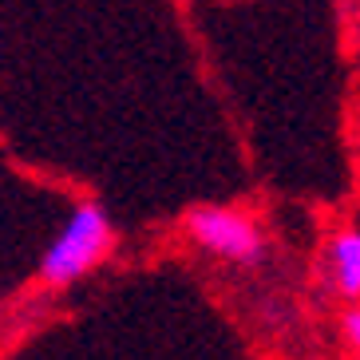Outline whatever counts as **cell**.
Here are the masks:
<instances>
[{
	"label": "cell",
	"instance_id": "obj_4",
	"mask_svg": "<svg viewBox=\"0 0 360 360\" xmlns=\"http://www.w3.org/2000/svg\"><path fill=\"white\" fill-rule=\"evenodd\" d=\"M337 328H340V345L360 356V301H349V305L340 309Z\"/></svg>",
	"mask_w": 360,
	"mask_h": 360
},
{
	"label": "cell",
	"instance_id": "obj_5",
	"mask_svg": "<svg viewBox=\"0 0 360 360\" xmlns=\"http://www.w3.org/2000/svg\"><path fill=\"white\" fill-rule=\"evenodd\" d=\"M356 360H360V356H356Z\"/></svg>",
	"mask_w": 360,
	"mask_h": 360
},
{
	"label": "cell",
	"instance_id": "obj_3",
	"mask_svg": "<svg viewBox=\"0 0 360 360\" xmlns=\"http://www.w3.org/2000/svg\"><path fill=\"white\" fill-rule=\"evenodd\" d=\"M325 277L337 301H360V226L345 222L325 242Z\"/></svg>",
	"mask_w": 360,
	"mask_h": 360
},
{
	"label": "cell",
	"instance_id": "obj_1",
	"mask_svg": "<svg viewBox=\"0 0 360 360\" xmlns=\"http://www.w3.org/2000/svg\"><path fill=\"white\" fill-rule=\"evenodd\" d=\"M182 233L210 257L230 262L238 269H257L269 254L262 222L250 210H238V206H214V202L191 206L182 214Z\"/></svg>",
	"mask_w": 360,
	"mask_h": 360
},
{
	"label": "cell",
	"instance_id": "obj_2",
	"mask_svg": "<svg viewBox=\"0 0 360 360\" xmlns=\"http://www.w3.org/2000/svg\"><path fill=\"white\" fill-rule=\"evenodd\" d=\"M115 245V226L107 218V210L99 202H84L79 210L68 218V226L60 230L48 254L40 262V281L48 289H64L72 281H79L84 274H91Z\"/></svg>",
	"mask_w": 360,
	"mask_h": 360
}]
</instances>
